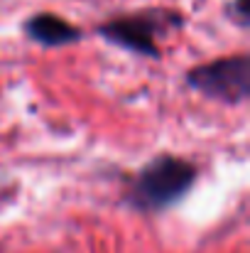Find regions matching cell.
<instances>
[{"mask_svg":"<svg viewBox=\"0 0 250 253\" xmlns=\"http://www.w3.org/2000/svg\"><path fill=\"white\" fill-rule=\"evenodd\" d=\"M25 35L42 47H64L81 40V30L54 12H39L25 20Z\"/></svg>","mask_w":250,"mask_h":253,"instance_id":"cell-4","label":"cell"},{"mask_svg":"<svg viewBox=\"0 0 250 253\" xmlns=\"http://www.w3.org/2000/svg\"><path fill=\"white\" fill-rule=\"evenodd\" d=\"M181 22H184L181 15L172 10H143L135 15L113 17L98 25L96 32L115 47H123L143 57L160 59V47H157L160 32H165L169 27H181Z\"/></svg>","mask_w":250,"mask_h":253,"instance_id":"cell-2","label":"cell"},{"mask_svg":"<svg viewBox=\"0 0 250 253\" xmlns=\"http://www.w3.org/2000/svg\"><path fill=\"white\" fill-rule=\"evenodd\" d=\"M196 168L174 155H160L150 160L130 182L125 199L143 214H160L177 204L196 182Z\"/></svg>","mask_w":250,"mask_h":253,"instance_id":"cell-1","label":"cell"},{"mask_svg":"<svg viewBox=\"0 0 250 253\" xmlns=\"http://www.w3.org/2000/svg\"><path fill=\"white\" fill-rule=\"evenodd\" d=\"M231 17L238 22V25H248V0H233V7H231Z\"/></svg>","mask_w":250,"mask_h":253,"instance_id":"cell-5","label":"cell"},{"mask_svg":"<svg viewBox=\"0 0 250 253\" xmlns=\"http://www.w3.org/2000/svg\"><path fill=\"white\" fill-rule=\"evenodd\" d=\"M186 84L214 101L238 106L250 96V57L233 54L199 64L186 72Z\"/></svg>","mask_w":250,"mask_h":253,"instance_id":"cell-3","label":"cell"}]
</instances>
